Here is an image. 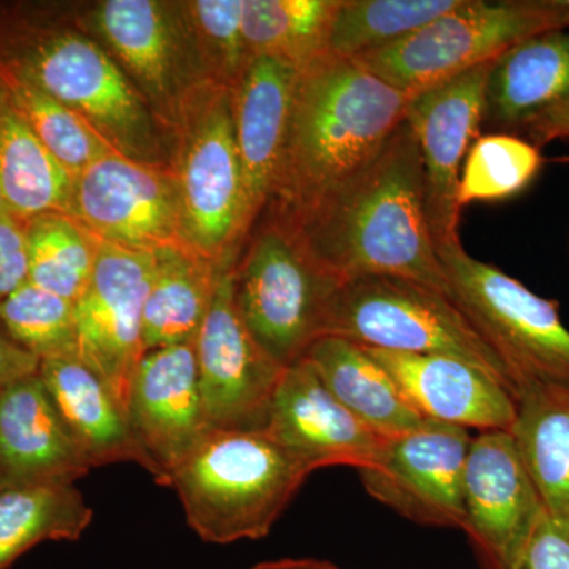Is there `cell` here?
Returning <instances> with one entry per match:
<instances>
[{"instance_id":"6da1fadb","label":"cell","mask_w":569,"mask_h":569,"mask_svg":"<svg viewBox=\"0 0 569 569\" xmlns=\"http://www.w3.org/2000/svg\"><path fill=\"white\" fill-rule=\"evenodd\" d=\"M282 219L343 282L402 277L451 298L427 217L421 151L407 121L365 167L305 212Z\"/></svg>"},{"instance_id":"7a4b0ae2","label":"cell","mask_w":569,"mask_h":569,"mask_svg":"<svg viewBox=\"0 0 569 569\" xmlns=\"http://www.w3.org/2000/svg\"><path fill=\"white\" fill-rule=\"evenodd\" d=\"M408 100L353 59L325 54L302 69L271 212L299 216L365 167L406 122Z\"/></svg>"},{"instance_id":"3957f363","label":"cell","mask_w":569,"mask_h":569,"mask_svg":"<svg viewBox=\"0 0 569 569\" xmlns=\"http://www.w3.org/2000/svg\"><path fill=\"white\" fill-rule=\"evenodd\" d=\"M0 66L77 112L116 152L164 159L162 123L110 52L80 32L20 20L0 29Z\"/></svg>"},{"instance_id":"277c9868","label":"cell","mask_w":569,"mask_h":569,"mask_svg":"<svg viewBox=\"0 0 569 569\" xmlns=\"http://www.w3.org/2000/svg\"><path fill=\"white\" fill-rule=\"evenodd\" d=\"M312 471L268 429H208L170 473L187 522L206 542L268 537Z\"/></svg>"},{"instance_id":"5b68a950","label":"cell","mask_w":569,"mask_h":569,"mask_svg":"<svg viewBox=\"0 0 569 569\" xmlns=\"http://www.w3.org/2000/svg\"><path fill=\"white\" fill-rule=\"evenodd\" d=\"M170 130L174 137L170 167L187 246L219 266L236 264L250 224L236 144L233 91L212 82L194 89L183 99Z\"/></svg>"},{"instance_id":"8992f818","label":"cell","mask_w":569,"mask_h":569,"mask_svg":"<svg viewBox=\"0 0 569 569\" xmlns=\"http://www.w3.org/2000/svg\"><path fill=\"white\" fill-rule=\"evenodd\" d=\"M343 280L318 263L287 220L271 212L234 268L239 316L287 369L325 337Z\"/></svg>"},{"instance_id":"52a82bcc","label":"cell","mask_w":569,"mask_h":569,"mask_svg":"<svg viewBox=\"0 0 569 569\" xmlns=\"http://www.w3.org/2000/svg\"><path fill=\"white\" fill-rule=\"evenodd\" d=\"M436 250L452 301L507 367L515 400L533 385L569 387V331L559 302L471 257L460 239Z\"/></svg>"},{"instance_id":"ba28073f","label":"cell","mask_w":569,"mask_h":569,"mask_svg":"<svg viewBox=\"0 0 569 569\" xmlns=\"http://www.w3.org/2000/svg\"><path fill=\"white\" fill-rule=\"evenodd\" d=\"M325 336L396 353L463 359L500 380L515 397L507 367L448 295L402 277L347 280L329 313Z\"/></svg>"},{"instance_id":"9c48e42d","label":"cell","mask_w":569,"mask_h":569,"mask_svg":"<svg viewBox=\"0 0 569 569\" xmlns=\"http://www.w3.org/2000/svg\"><path fill=\"white\" fill-rule=\"evenodd\" d=\"M550 0H462L406 39L353 61L407 97L496 61L537 33L563 29Z\"/></svg>"},{"instance_id":"30bf717a","label":"cell","mask_w":569,"mask_h":569,"mask_svg":"<svg viewBox=\"0 0 569 569\" xmlns=\"http://www.w3.org/2000/svg\"><path fill=\"white\" fill-rule=\"evenodd\" d=\"M67 216L97 241L119 249L156 253L187 246L170 164L104 153L73 179Z\"/></svg>"},{"instance_id":"8fae6325","label":"cell","mask_w":569,"mask_h":569,"mask_svg":"<svg viewBox=\"0 0 569 569\" xmlns=\"http://www.w3.org/2000/svg\"><path fill=\"white\" fill-rule=\"evenodd\" d=\"M116 62L170 129L190 92L209 82L181 2L104 0L91 14Z\"/></svg>"},{"instance_id":"7c38bea8","label":"cell","mask_w":569,"mask_h":569,"mask_svg":"<svg viewBox=\"0 0 569 569\" xmlns=\"http://www.w3.org/2000/svg\"><path fill=\"white\" fill-rule=\"evenodd\" d=\"M153 264L156 253L99 242L91 280L74 302L78 359L107 385L127 417L134 372L146 353L142 320Z\"/></svg>"},{"instance_id":"4fadbf2b","label":"cell","mask_w":569,"mask_h":569,"mask_svg":"<svg viewBox=\"0 0 569 569\" xmlns=\"http://www.w3.org/2000/svg\"><path fill=\"white\" fill-rule=\"evenodd\" d=\"M234 268L220 277L193 340L198 385L211 429H266L284 367L266 353L239 316Z\"/></svg>"},{"instance_id":"5bb4252c","label":"cell","mask_w":569,"mask_h":569,"mask_svg":"<svg viewBox=\"0 0 569 569\" xmlns=\"http://www.w3.org/2000/svg\"><path fill=\"white\" fill-rule=\"evenodd\" d=\"M470 430L430 421L388 438L372 466L359 470L362 485L403 518L463 529L462 479Z\"/></svg>"},{"instance_id":"9a60e30c","label":"cell","mask_w":569,"mask_h":569,"mask_svg":"<svg viewBox=\"0 0 569 569\" xmlns=\"http://www.w3.org/2000/svg\"><path fill=\"white\" fill-rule=\"evenodd\" d=\"M490 63L432 86L408 100L406 121L421 151L427 217L436 246L459 239L460 171L485 123Z\"/></svg>"},{"instance_id":"2e32d148","label":"cell","mask_w":569,"mask_h":569,"mask_svg":"<svg viewBox=\"0 0 569 569\" xmlns=\"http://www.w3.org/2000/svg\"><path fill=\"white\" fill-rule=\"evenodd\" d=\"M463 529L496 569H515L546 512L509 430L471 438L462 479Z\"/></svg>"},{"instance_id":"e0dca14e","label":"cell","mask_w":569,"mask_h":569,"mask_svg":"<svg viewBox=\"0 0 569 569\" xmlns=\"http://www.w3.org/2000/svg\"><path fill=\"white\" fill-rule=\"evenodd\" d=\"M266 429L310 471L337 466L362 470L388 440L348 411L305 358L283 370Z\"/></svg>"},{"instance_id":"ac0fdd59","label":"cell","mask_w":569,"mask_h":569,"mask_svg":"<svg viewBox=\"0 0 569 569\" xmlns=\"http://www.w3.org/2000/svg\"><path fill=\"white\" fill-rule=\"evenodd\" d=\"M129 419L142 448L162 470L164 486H170L176 463L211 429L193 343L146 351L130 389Z\"/></svg>"},{"instance_id":"d6986e66","label":"cell","mask_w":569,"mask_h":569,"mask_svg":"<svg viewBox=\"0 0 569 569\" xmlns=\"http://www.w3.org/2000/svg\"><path fill=\"white\" fill-rule=\"evenodd\" d=\"M91 468L39 372L0 388V489L74 485Z\"/></svg>"},{"instance_id":"ffe728a7","label":"cell","mask_w":569,"mask_h":569,"mask_svg":"<svg viewBox=\"0 0 569 569\" xmlns=\"http://www.w3.org/2000/svg\"><path fill=\"white\" fill-rule=\"evenodd\" d=\"M366 350L422 418L481 432L511 430L515 425V397L481 367L452 356Z\"/></svg>"},{"instance_id":"44dd1931","label":"cell","mask_w":569,"mask_h":569,"mask_svg":"<svg viewBox=\"0 0 569 569\" xmlns=\"http://www.w3.org/2000/svg\"><path fill=\"white\" fill-rule=\"evenodd\" d=\"M299 73L291 63L260 56L233 89L236 144L250 230L274 194Z\"/></svg>"},{"instance_id":"7402d4cb","label":"cell","mask_w":569,"mask_h":569,"mask_svg":"<svg viewBox=\"0 0 569 569\" xmlns=\"http://www.w3.org/2000/svg\"><path fill=\"white\" fill-rule=\"evenodd\" d=\"M39 376L91 467L133 462L164 486L162 470L134 436L110 389L78 358L40 361Z\"/></svg>"},{"instance_id":"603a6c76","label":"cell","mask_w":569,"mask_h":569,"mask_svg":"<svg viewBox=\"0 0 569 569\" xmlns=\"http://www.w3.org/2000/svg\"><path fill=\"white\" fill-rule=\"evenodd\" d=\"M569 97V28L519 41L490 63L485 123L516 134Z\"/></svg>"},{"instance_id":"cb8c5ba5","label":"cell","mask_w":569,"mask_h":569,"mask_svg":"<svg viewBox=\"0 0 569 569\" xmlns=\"http://www.w3.org/2000/svg\"><path fill=\"white\" fill-rule=\"evenodd\" d=\"M305 359L332 396L378 436H403L427 421L365 347L325 336L307 350Z\"/></svg>"},{"instance_id":"d4e9b609","label":"cell","mask_w":569,"mask_h":569,"mask_svg":"<svg viewBox=\"0 0 569 569\" xmlns=\"http://www.w3.org/2000/svg\"><path fill=\"white\" fill-rule=\"evenodd\" d=\"M233 266L213 263L189 246L156 252L142 320L144 350L193 343L220 277Z\"/></svg>"},{"instance_id":"484cf974","label":"cell","mask_w":569,"mask_h":569,"mask_svg":"<svg viewBox=\"0 0 569 569\" xmlns=\"http://www.w3.org/2000/svg\"><path fill=\"white\" fill-rule=\"evenodd\" d=\"M515 437L549 518L569 527V387L533 385L516 397Z\"/></svg>"},{"instance_id":"4316f807","label":"cell","mask_w":569,"mask_h":569,"mask_svg":"<svg viewBox=\"0 0 569 569\" xmlns=\"http://www.w3.org/2000/svg\"><path fill=\"white\" fill-rule=\"evenodd\" d=\"M73 178L41 144L0 84V193L7 212L26 223L67 213Z\"/></svg>"},{"instance_id":"83f0119b","label":"cell","mask_w":569,"mask_h":569,"mask_svg":"<svg viewBox=\"0 0 569 569\" xmlns=\"http://www.w3.org/2000/svg\"><path fill=\"white\" fill-rule=\"evenodd\" d=\"M92 508L74 485L0 489V569L43 541H77Z\"/></svg>"},{"instance_id":"f1b7e54d","label":"cell","mask_w":569,"mask_h":569,"mask_svg":"<svg viewBox=\"0 0 569 569\" xmlns=\"http://www.w3.org/2000/svg\"><path fill=\"white\" fill-rule=\"evenodd\" d=\"M339 0H244L242 29L252 58L302 70L326 54Z\"/></svg>"},{"instance_id":"f546056e","label":"cell","mask_w":569,"mask_h":569,"mask_svg":"<svg viewBox=\"0 0 569 569\" xmlns=\"http://www.w3.org/2000/svg\"><path fill=\"white\" fill-rule=\"evenodd\" d=\"M462 0H339L326 54L353 59L406 39Z\"/></svg>"},{"instance_id":"4dcf8cb0","label":"cell","mask_w":569,"mask_h":569,"mask_svg":"<svg viewBox=\"0 0 569 569\" xmlns=\"http://www.w3.org/2000/svg\"><path fill=\"white\" fill-rule=\"evenodd\" d=\"M29 282L77 302L91 280L99 241L67 213L24 223Z\"/></svg>"},{"instance_id":"1f68e13d","label":"cell","mask_w":569,"mask_h":569,"mask_svg":"<svg viewBox=\"0 0 569 569\" xmlns=\"http://www.w3.org/2000/svg\"><path fill=\"white\" fill-rule=\"evenodd\" d=\"M0 84L9 93L14 110L71 178H77L99 157L114 151L77 112L21 74L0 66Z\"/></svg>"},{"instance_id":"d6a6232c","label":"cell","mask_w":569,"mask_h":569,"mask_svg":"<svg viewBox=\"0 0 569 569\" xmlns=\"http://www.w3.org/2000/svg\"><path fill=\"white\" fill-rule=\"evenodd\" d=\"M541 149L519 134L490 133L471 146L460 171L459 208L478 201L516 197L537 179L542 168Z\"/></svg>"},{"instance_id":"836d02e7","label":"cell","mask_w":569,"mask_h":569,"mask_svg":"<svg viewBox=\"0 0 569 569\" xmlns=\"http://www.w3.org/2000/svg\"><path fill=\"white\" fill-rule=\"evenodd\" d=\"M6 335L39 358H78L74 302L26 282L0 301Z\"/></svg>"},{"instance_id":"e575fe53","label":"cell","mask_w":569,"mask_h":569,"mask_svg":"<svg viewBox=\"0 0 569 569\" xmlns=\"http://www.w3.org/2000/svg\"><path fill=\"white\" fill-rule=\"evenodd\" d=\"M181 6L206 80L233 91L253 61L242 29L244 0H192Z\"/></svg>"},{"instance_id":"d590c367","label":"cell","mask_w":569,"mask_h":569,"mask_svg":"<svg viewBox=\"0 0 569 569\" xmlns=\"http://www.w3.org/2000/svg\"><path fill=\"white\" fill-rule=\"evenodd\" d=\"M515 569H569V527L546 515Z\"/></svg>"},{"instance_id":"8d00e7d4","label":"cell","mask_w":569,"mask_h":569,"mask_svg":"<svg viewBox=\"0 0 569 569\" xmlns=\"http://www.w3.org/2000/svg\"><path fill=\"white\" fill-rule=\"evenodd\" d=\"M29 280L24 223L9 212L0 216V301Z\"/></svg>"},{"instance_id":"74e56055","label":"cell","mask_w":569,"mask_h":569,"mask_svg":"<svg viewBox=\"0 0 569 569\" xmlns=\"http://www.w3.org/2000/svg\"><path fill=\"white\" fill-rule=\"evenodd\" d=\"M516 134L539 149L550 141L563 140V138L569 140V97L563 102L537 116Z\"/></svg>"},{"instance_id":"f35d334b","label":"cell","mask_w":569,"mask_h":569,"mask_svg":"<svg viewBox=\"0 0 569 569\" xmlns=\"http://www.w3.org/2000/svg\"><path fill=\"white\" fill-rule=\"evenodd\" d=\"M40 359L14 343L6 332L0 331V388L39 372Z\"/></svg>"},{"instance_id":"ab89813d","label":"cell","mask_w":569,"mask_h":569,"mask_svg":"<svg viewBox=\"0 0 569 569\" xmlns=\"http://www.w3.org/2000/svg\"><path fill=\"white\" fill-rule=\"evenodd\" d=\"M252 569H340L336 565L316 559H282L264 561Z\"/></svg>"},{"instance_id":"60d3db41","label":"cell","mask_w":569,"mask_h":569,"mask_svg":"<svg viewBox=\"0 0 569 569\" xmlns=\"http://www.w3.org/2000/svg\"><path fill=\"white\" fill-rule=\"evenodd\" d=\"M6 212H7L6 203H3L2 193H0V216H2V213H6Z\"/></svg>"}]
</instances>
